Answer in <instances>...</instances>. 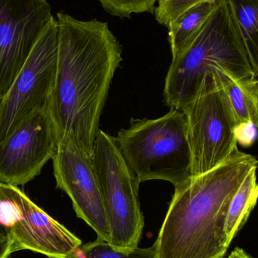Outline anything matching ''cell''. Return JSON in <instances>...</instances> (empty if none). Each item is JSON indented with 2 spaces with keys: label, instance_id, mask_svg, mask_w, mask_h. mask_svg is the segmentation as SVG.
Instances as JSON below:
<instances>
[{
  "label": "cell",
  "instance_id": "obj_1",
  "mask_svg": "<svg viewBox=\"0 0 258 258\" xmlns=\"http://www.w3.org/2000/svg\"><path fill=\"white\" fill-rule=\"evenodd\" d=\"M57 71L48 110L58 142L92 156L122 45L107 22L57 13Z\"/></svg>",
  "mask_w": 258,
  "mask_h": 258
},
{
  "label": "cell",
  "instance_id": "obj_2",
  "mask_svg": "<svg viewBox=\"0 0 258 258\" xmlns=\"http://www.w3.org/2000/svg\"><path fill=\"white\" fill-rule=\"evenodd\" d=\"M254 168L255 156L236 150L217 168L174 187L168 212L153 244L156 258H224L229 207Z\"/></svg>",
  "mask_w": 258,
  "mask_h": 258
},
{
  "label": "cell",
  "instance_id": "obj_3",
  "mask_svg": "<svg viewBox=\"0 0 258 258\" xmlns=\"http://www.w3.org/2000/svg\"><path fill=\"white\" fill-rule=\"evenodd\" d=\"M215 71L237 80H254L246 50L227 0H219L192 43L171 60L164 98L182 110L197 95L203 78Z\"/></svg>",
  "mask_w": 258,
  "mask_h": 258
},
{
  "label": "cell",
  "instance_id": "obj_4",
  "mask_svg": "<svg viewBox=\"0 0 258 258\" xmlns=\"http://www.w3.org/2000/svg\"><path fill=\"white\" fill-rule=\"evenodd\" d=\"M129 168L141 183L170 182L174 187L192 177V155L183 110L171 108L154 119H132L115 137Z\"/></svg>",
  "mask_w": 258,
  "mask_h": 258
},
{
  "label": "cell",
  "instance_id": "obj_5",
  "mask_svg": "<svg viewBox=\"0 0 258 258\" xmlns=\"http://www.w3.org/2000/svg\"><path fill=\"white\" fill-rule=\"evenodd\" d=\"M92 162L110 227L109 243L122 251L138 248L144 218L140 205V180L121 154L115 137L99 130Z\"/></svg>",
  "mask_w": 258,
  "mask_h": 258
},
{
  "label": "cell",
  "instance_id": "obj_6",
  "mask_svg": "<svg viewBox=\"0 0 258 258\" xmlns=\"http://www.w3.org/2000/svg\"><path fill=\"white\" fill-rule=\"evenodd\" d=\"M192 155V177L224 163L238 150V124L216 73L203 78L194 99L183 109Z\"/></svg>",
  "mask_w": 258,
  "mask_h": 258
},
{
  "label": "cell",
  "instance_id": "obj_7",
  "mask_svg": "<svg viewBox=\"0 0 258 258\" xmlns=\"http://www.w3.org/2000/svg\"><path fill=\"white\" fill-rule=\"evenodd\" d=\"M58 28L53 18L0 99V142L29 115L48 109L57 71Z\"/></svg>",
  "mask_w": 258,
  "mask_h": 258
},
{
  "label": "cell",
  "instance_id": "obj_8",
  "mask_svg": "<svg viewBox=\"0 0 258 258\" xmlns=\"http://www.w3.org/2000/svg\"><path fill=\"white\" fill-rule=\"evenodd\" d=\"M0 223L9 229L12 251L30 250L48 258H68L83 242L36 206L18 186L0 183Z\"/></svg>",
  "mask_w": 258,
  "mask_h": 258
},
{
  "label": "cell",
  "instance_id": "obj_9",
  "mask_svg": "<svg viewBox=\"0 0 258 258\" xmlns=\"http://www.w3.org/2000/svg\"><path fill=\"white\" fill-rule=\"evenodd\" d=\"M57 144L48 109L29 115L0 142V183L19 186L31 181L54 157Z\"/></svg>",
  "mask_w": 258,
  "mask_h": 258
},
{
  "label": "cell",
  "instance_id": "obj_10",
  "mask_svg": "<svg viewBox=\"0 0 258 258\" xmlns=\"http://www.w3.org/2000/svg\"><path fill=\"white\" fill-rule=\"evenodd\" d=\"M53 18L47 0H0V99Z\"/></svg>",
  "mask_w": 258,
  "mask_h": 258
},
{
  "label": "cell",
  "instance_id": "obj_11",
  "mask_svg": "<svg viewBox=\"0 0 258 258\" xmlns=\"http://www.w3.org/2000/svg\"><path fill=\"white\" fill-rule=\"evenodd\" d=\"M57 187L66 192L79 218L98 239L110 242V233L92 156L66 142H58L52 158Z\"/></svg>",
  "mask_w": 258,
  "mask_h": 258
},
{
  "label": "cell",
  "instance_id": "obj_12",
  "mask_svg": "<svg viewBox=\"0 0 258 258\" xmlns=\"http://www.w3.org/2000/svg\"><path fill=\"white\" fill-rule=\"evenodd\" d=\"M224 87L237 121L238 129L255 125L257 119L256 88L257 78L237 80L227 73L215 71Z\"/></svg>",
  "mask_w": 258,
  "mask_h": 258
},
{
  "label": "cell",
  "instance_id": "obj_13",
  "mask_svg": "<svg viewBox=\"0 0 258 258\" xmlns=\"http://www.w3.org/2000/svg\"><path fill=\"white\" fill-rule=\"evenodd\" d=\"M218 2L195 6L170 23L167 28L172 59L180 55L198 36Z\"/></svg>",
  "mask_w": 258,
  "mask_h": 258
},
{
  "label": "cell",
  "instance_id": "obj_14",
  "mask_svg": "<svg viewBox=\"0 0 258 258\" xmlns=\"http://www.w3.org/2000/svg\"><path fill=\"white\" fill-rule=\"evenodd\" d=\"M257 168H253L247 174L237 192L235 194L229 207L226 219L225 233L230 243L246 223L250 213L257 204Z\"/></svg>",
  "mask_w": 258,
  "mask_h": 258
},
{
  "label": "cell",
  "instance_id": "obj_15",
  "mask_svg": "<svg viewBox=\"0 0 258 258\" xmlns=\"http://www.w3.org/2000/svg\"><path fill=\"white\" fill-rule=\"evenodd\" d=\"M243 41L254 75L258 77V0H227Z\"/></svg>",
  "mask_w": 258,
  "mask_h": 258
},
{
  "label": "cell",
  "instance_id": "obj_16",
  "mask_svg": "<svg viewBox=\"0 0 258 258\" xmlns=\"http://www.w3.org/2000/svg\"><path fill=\"white\" fill-rule=\"evenodd\" d=\"M68 258H156V253L153 245L122 251L113 248L108 242L97 239L94 242L83 244Z\"/></svg>",
  "mask_w": 258,
  "mask_h": 258
},
{
  "label": "cell",
  "instance_id": "obj_17",
  "mask_svg": "<svg viewBox=\"0 0 258 258\" xmlns=\"http://www.w3.org/2000/svg\"><path fill=\"white\" fill-rule=\"evenodd\" d=\"M219 0H159L155 8V19L158 24L168 27L170 23L199 5L216 3Z\"/></svg>",
  "mask_w": 258,
  "mask_h": 258
},
{
  "label": "cell",
  "instance_id": "obj_18",
  "mask_svg": "<svg viewBox=\"0 0 258 258\" xmlns=\"http://www.w3.org/2000/svg\"><path fill=\"white\" fill-rule=\"evenodd\" d=\"M113 16L130 18L133 14L154 13L159 0H97Z\"/></svg>",
  "mask_w": 258,
  "mask_h": 258
},
{
  "label": "cell",
  "instance_id": "obj_19",
  "mask_svg": "<svg viewBox=\"0 0 258 258\" xmlns=\"http://www.w3.org/2000/svg\"><path fill=\"white\" fill-rule=\"evenodd\" d=\"M12 253V239L9 229L0 223V258H9Z\"/></svg>",
  "mask_w": 258,
  "mask_h": 258
},
{
  "label": "cell",
  "instance_id": "obj_20",
  "mask_svg": "<svg viewBox=\"0 0 258 258\" xmlns=\"http://www.w3.org/2000/svg\"><path fill=\"white\" fill-rule=\"evenodd\" d=\"M228 258H252L250 257L244 250L239 248H235Z\"/></svg>",
  "mask_w": 258,
  "mask_h": 258
},
{
  "label": "cell",
  "instance_id": "obj_21",
  "mask_svg": "<svg viewBox=\"0 0 258 258\" xmlns=\"http://www.w3.org/2000/svg\"><path fill=\"white\" fill-rule=\"evenodd\" d=\"M256 107H257V119H256V122L254 126L258 128V77L257 88H256Z\"/></svg>",
  "mask_w": 258,
  "mask_h": 258
}]
</instances>
